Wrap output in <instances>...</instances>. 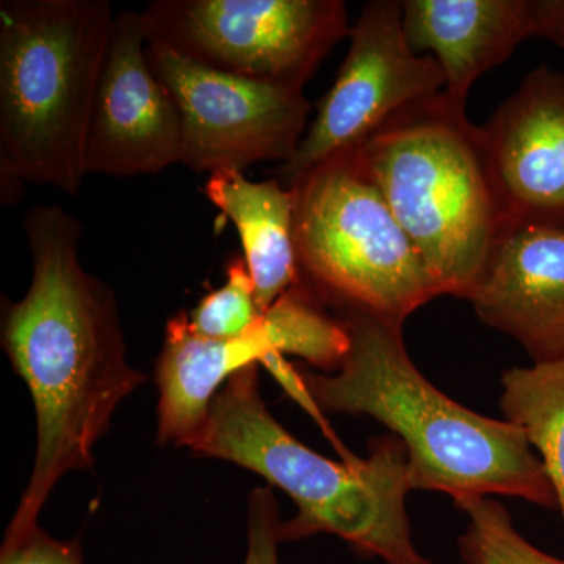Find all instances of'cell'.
<instances>
[{"label":"cell","mask_w":564,"mask_h":564,"mask_svg":"<svg viewBox=\"0 0 564 564\" xmlns=\"http://www.w3.org/2000/svg\"><path fill=\"white\" fill-rule=\"evenodd\" d=\"M32 256L24 299L3 306L2 345L31 391L36 455L3 543L39 527L68 473L91 467L115 411L148 377L126 358L117 296L79 259L84 226L61 206H36L22 221Z\"/></svg>","instance_id":"cell-1"},{"label":"cell","mask_w":564,"mask_h":564,"mask_svg":"<svg viewBox=\"0 0 564 564\" xmlns=\"http://www.w3.org/2000/svg\"><path fill=\"white\" fill-rule=\"evenodd\" d=\"M350 337L339 369L296 366L304 392L326 413L369 415L402 441L410 489L452 499L516 497L554 510V488L518 425L475 413L423 377L408 355L403 325L337 311Z\"/></svg>","instance_id":"cell-2"},{"label":"cell","mask_w":564,"mask_h":564,"mask_svg":"<svg viewBox=\"0 0 564 564\" xmlns=\"http://www.w3.org/2000/svg\"><path fill=\"white\" fill-rule=\"evenodd\" d=\"M187 448L237 464L288 494L296 514L282 522L281 541L334 534L358 554L386 564H434L419 554L411 533L402 441L392 434L375 437L366 458L347 455L340 463L318 455L270 413L259 386V364L226 380Z\"/></svg>","instance_id":"cell-3"},{"label":"cell","mask_w":564,"mask_h":564,"mask_svg":"<svg viewBox=\"0 0 564 564\" xmlns=\"http://www.w3.org/2000/svg\"><path fill=\"white\" fill-rule=\"evenodd\" d=\"M107 0L0 2V170L74 196L113 29Z\"/></svg>","instance_id":"cell-4"},{"label":"cell","mask_w":564,"mask_h":564,"mask_svg":"<svg viewBox=\"0 0 564 564\" xmlns=\"http://www.w3.org/2000/svg\"><path fill=\"white\" fill-rule=\"evenodd\" d=\"M359 152L443 295L466 300L507 221L484 129L440 93L397 111Z\"/></svg>","instance_id":"cell-5"},{"label":"cell","mask_w":564,"mask_h":564,"mask_svg":"<svg viewBox=\"0 0 564 564\" xmlns=\"http://www.w3.org/2000/svg\"><path fill=\"white\" fill-rule=\"evenodd\" d=\"M300 278L321 302L399 323L443 296L393 217L359 147L291 185Z\"/></svg>","instance_id":"cell-6"},{"label":"cell","mask_w":564,"mask_h":564,"mask_svg":"<svg viewBox=\"0 0 564 564\" xmlns=\"http://www.w3.org/2000/svg\"><path fill=\"white\" fill-rule=\"evenodd\" d=\"M147 40L218 73L303 88L350 35L343 0H155Z\"/></svg>","instance_id":"cell-7"},{"label":"cell","mask_w":564,"mask_h":564,"mask_svg":"<svg viewBox=\"0 0 564 564\" xmlns=\"http://www.w3.org/2000/svg\"><path fill=\"white\" fill-rule=\"evenodd\" d=\"M350 337L325 313L321 300L300 281L282 293L258 322L232 339H207L188 328L187 313L166 323L158 364V437L162 444L187 447L206 421L218 388L251 364L274 352L293 355L323 373L339 369Z\"/></svg>","instance_id":"cell-8"},{"label":"cell","mask_w":564,"mask_h":564,"mask_svg":"<svg viewBox=\"0 0 564 564\" xmlns=\"http://www.w3.org/2000/svg\"><path fill=\"white\" fill-rule=\"evenodd\" d=\"M148 58L180 107L181 165L195 173H245L256 163H288L299 151L311 113L303 88L218 73L151 41Z\"/></svg>","instance_id":"cell-9"},{"label":"cell","mask_w":564,"mask_h":564,"mask_svg":"<svg viewBox=\"0 0 564 564\" xmlns=\"http://www.w3.org/2000/svg\"><path fill=\"white\" fill-rule=\"evenodd\" d=\"M348 39L350 50L299 151L278 170L285 187L334 155L359 147L397 111L444 90V70L436 58L419 57L408 44L403 2L366 3Z\"/></svg>","instance_id":"cell-10"},{"label":"cell","mask_w":564,"mask_h":564,"mask_svg":"<svg viewBox=\"0 0 564 564\" xmlns=\"http://www.w3.org/2000/svg\"><path fill=\"white\" fill-rule=\"evenodd\" d=\"M180 107L148 58L141 13L120 10L93 99L85 172L113 177L158 174L181 163Z\"/></svg>","instance_id":"cell-11"},{"label":"cell","mask_w":564,"mask_h":564,"mask_svg":"<svg viewBox=\"0 0 564 564\" xmlns=\"http://www.w3.org/2000/svg\"><path fill=\"white\" fill-rule=\"evenodd\" d=\"M481 129L507 220L564 229V73L530 70Z\"/></svg>","instance_id":"cell-12"},{"label":"cell","mask_w":564,"mask_h":564,"mask_svg":"<svg viewBox=\"0 0 564 564\" xmlns=\"http://www.w3.org/2000/svg\"><path fill=\"white\" fill-rule=\"evenodd\" d=\"M466 300L534 364L564 361V229L505 221Z\"/></svg>","instance_id":"cell-13"},{"label":"cell","mask_w":564,"mask_h":564,"mask_svg":"<svg viewBox=\"0 0 564 564\" xmlns=\"http://www.w3.org/2000/svg\"><path fill=\"white\" fill-rule=\"evenodd\" d=\"M403 29L415 54L433 52L443 95L462 107L475 82L533 39L529 0H404Z\"/></svg>","instance_id":"cell-14"},{"label":"cell","mask_w":564,"mask_h":564,"mask_svg":"<svg viewBox=\"0 0 564 564\" xmlns=\"http://www.w3.org/2000/svg\"><path fill=\"white\" fill-rule=\"evenodd\" d=\"M204 193L236 225L256 302L265 313L302 281L293 240L295 193L278 180L256 182L236 170L209 174Z\"/></svg>","instance_id":"cell-15"},{"label":"cell","mask_w":564,"mask_h":564,"mask_svg":"<svg viewBox=\"0 0 564 564\" xmlns=\"http://www.w3.org/2000/svg\"><path fill=\"white\" fill-rule=\"evenodd\" d=\"M502 388L505 417L540 454L564 527V361L513 367L502 375Z\"/></svg>","instance_id":"cell-16"},{"label":"cell","mask_w":564,"mask_h":564,"mask_svg":"<svg viewBox=\"0 0 564 564\" xmlns=\"http://www.w3.org/2000/svg\"><path fill=\"white\" fill-rule=\"evenodd\" d=\"M455 505L469 518L458 540L459 555L467 564H564L519 534L502 503L489 497H467Z\"/></svg>","instance_id":"cell-17"},{"label":"cell","mask_w":564,"mask_h":564,"mask_svg":"<svg viewBox=\"0 0 564 564\" xmlns=\"http://www.w3.org/2000/svg\"><path fill=\"white\" fill-rule=\"evenodd\" d=\"M262 313L256 302L254 282L245 258L236 256L226 265V282L207 293L187 314L188 328L207 339H232L247 332Z\"/></svg>","instance_id":"cell-18"},{"label":"cell","mask_w":564,"mask_h":564,"mask_svg":"<svg viewBox=\"0 0 564 564\" xmlns=\"http://www.w3.org/2000/svg\"><path fill=\"white\" fill-rule=\"evenodd\" d=\"M247 555L243 564H280L281 519L272 489L256 488L248 496Z\"/></svg>","instance_id":"cell-19"},{"label":"cell","mask_w":564,"mask_h":564,"mask_svg":"<svg viewBox=\"0 0 564 564\" xmlns=\"http://www.w3.org/2000/svg\"><path fill=\"white\" fill-rule=\"evenodd\" d=\"M0 564H84L80 544L62 541L36 527L14 543H3Z\"/></svg>","instance_id":"cell-20"},{"label":"cell","mask_w":564,"mask_h":564,"mask_svg":"<svg viewBox=\"0 0 564 564\" xmlns=\"http://www.w3.org/2000/svg\"><path fill=\"white\" fill-rule=\"evenodd\" d=\"M533 39L564 50V0H529Z\"/></svg>","instance_id":"cell-21"}]
</instances>
